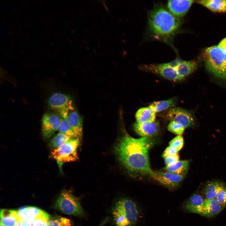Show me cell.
<instances>
[{
	"instance_id": "cell-1",
	"label": "cell",
	"mask_w": 226,
	"mask_h": 226,
	"mask_svg": "<svg viewBox=\"0 0 226 226\" xmlns=\"http://www.w3.org/2000/svg\"><path fill=\"white\" fill-rule=\"evenodd\" d=\"M153 144L149 137L136 138L125 134L118 141L115 151L119 160L130 173L153 177L154 171L150 167L148 155Z\"/></svg>"
},
{
	"instance_id": "cell-2",
	"label": "cell",
	"mask_w": 226,
	"mask_h": 226,
	"mask_svg": "<svg viewBox=\"0 0 226 226\" xmlns=\"http://www.w3.org/2000/svg\"><path fill=\"white\" fill-rule=\"evenodd\" d=\"M180 19L162 6L154 8L148 13V29L153 38L170 44L178 32Z\"/></svg>"
},
{
	"instance_id": "cell-3",
	"label": "cell",
	"mask_w": 226,
	"mask_h": 226,
	"mask_svg": "<svg viewBox=\"0 0 226 226\" xmlns=\"http://www.w3.org/2000/svg\"><path fill=\"white\" fill-rule=\"evenodd\" d=\"M112 214L115 226H134L139 213L135 203L131 199L124 198L116 203Z\"/></svg>"
},
{
	"instance_id": "cell-4",
	"label": "cell",
	"mask_w": 226,
	"mask_h": 226,
	"mask_svg": "<svg viewBox=\"0 0 226 226\" xmlns=\"http://www.w3.org/2000/svg\"><path fill=\"white\" fill-rule=\"evenodd\" d=\"M203 56L207 68L214 75L226 80V53L215 46L207 48Z\"/></svg>"
},
{
	"instance_id": "cell-5",
	"label": "cell",
	"mask_w": 226,
	"mask_h": 226,
	"mask_svg": "<svg viewBox=\"0 0 226 226\" xmlns=\"http://www.w3.org/2000/svg\"><path fill=\"white\" fill-rule=\"evenodd\" d=\"M80 142L77 138H73L51 152V156L56 162L61 172L64 163L78 159L77 150Z\"/></svg>"
},
{
	"instance_id": "cell-6",
	"label": "cell",
	"mask_w": 226,
	"mask_h": 226,
	"mask_svg": "<svg viewBox=\"0 0 226 226\" xmlns=\"http://www.w3.org/2000/svg\"><path fill=\"white\" fill-rule=\"evenodd\" d=\"M56 208L62 213L76 216H83L84 212L78 199L70 191L65 190L56 201Z\"/></svg>"
},
{
	"instance_id": "cell-7",
	"label": "cell",
	"mask_w": 226,
	"mask_h": 226,
	"mask_svg": "<svg viewBox=\"0 0 226 226\" xmlns=\"http://www.w3.org/2000/svg\"><path fill=\"white\" fill-rule=\"evenodd\" d=\"M47 103L49 108L57 112L61 117H67L68 113L74 110L72 98L63 93L54 94L49 98Z\"/></svg>"
},
{
	"instance_id": "cell-8",
	"label": "cell",
	"mask_w": 226,
	"mask_h": 226,
	"mask_svg": "<svg viewBox=\"0 0 226 226\" xmlns=\"http://www.w3.org/2000/svg\"><path fill=\"white\" fill-rule=\"evenodd\" d=\"M61 118L57 114L47 113L41 119V130L44 139H48L58 130Z\"/></svg>"
},
{
	"instance_id": "cell-9",
	"label": "cell",
	"mask_w": 226,
	"mask_h": 226,
	"mask_svg": "<svg viewBox=\"0 0 226 226\" xmlns=\"http://www.w3.org/2000/svg\"><path fill=\"white\" fill-rule=\"evenodd\" d=\"M186 174H179L165 171H154L152 178L163 186L172 189L179 185Z\"/></svg>"
},
{
	"instance_id": "cell-10",
	"label": "cell",
	"mask_w": 226,
	"mask_h": 226,
	"mask_svg": "<svg viewBox=\"0 0 226 226\" xmlns=\"http://www.w3.org/2000/svg\"><path fill=\"white\" fill-rule=\"evenodd\" d=\"M140 68L143 70L158 74L170 80H179L175 68L172 67L169 62L143 65L141 66Z\"/></svg>"
},
{
	"instance_id": "cell-11",
	"label": "cell",
	"mask_w": 226,
	"mask_h": 226,
	"mask_svg": "<svg viewBox=\"0 0 226 226\" xmlns=\"http://www.w3.org/2000/svg\"><path fill=\"white\" fill-rule=\"evenodd\" d=\"M166 116L171 121L180 123L185 128L191 126L194 123V119L191 114L181 108L171 109L167 112Z\"/></svg>"
},
{
	"instance_id": "cell-12",
	"label": "cell",
	"mask_w": 226,
	"mask_h": 226,
	"mask_svg": "<svg viewBox=\"0 0 226 226\" xmlns=\"http://www.w3.org/2000/svg\"><path fill=\"white\" fill-rule=\"evenodd\" d=\"M194 2L191 0H169L167 7L175 16L180 19L187 12Z\"/></svg>"
},
{
	"instance_id": "cell-13",
	"label": "cell",
	"mask_w": 226,
	"mask_h": 226,
	"mask_svg": "<svg viewBox=\"0 0 226 226\" xmlns=\"http://www.w3.org/2000/svg\"><path fill=\"white\" fill-rule=\"evenodd\" d=\"M135 132L142 137H149L158 133L159 127L158 123L156 121L141 123H136L133 126Z\"/></svg>"
},
{
	"instance_id": "cell-14",
	"label": "cell",
	"mask_w": 226,
	"mask_h": 226,
	"mask_svg": "<svg viewBox=\"0 0 226 226\" xmlns=\"http://www.w3.org/2000/svg\"><path fill=\"white\" fill-rule=\"evenodd\" d=\"M223 207L216 199H205L200 215L207 217H211L219 213Z\"/></svg>"
},
{
	"instance_id": "cell-15",
	"label": "cell",
	"mask_w": 226,
	"mask_h": 226,
	"mask_svg": "<svg viewBox=\"0 0 226 226\" xmlns=\"http://www.w3.org/2000/svg\"><path fill=\"white\" fill-rule=\"evenodd\" d=\"M67 119L75 134L76 138L81 141L83 135L82 117L77 111L74 110L68 113Z\"/></svg>"
},
{
	"instance_id": "cell-16",
	"label": "cell",
	"mask_w": 226,
	"mask_h": 226,
	"mask_svg": "<svg viewBox=\"0 0 226 226\" xmlns=\"http://www.w3.org/2000/svg\"><path fill=\"white\" fill-rule=\"evenodd\" d=\"M204 200L202 195L195 193L184 202L183 208L189 212L199 214Z\"/></svg>"
},
{
	"instance_id": "cell-17",
	"label": "cell",
	"mask_w": 226,
	"mask_h": 226,
	"mask_svg": "<svg viewBox=\"0 0 226 226\" xmlns=\"http://www.w3.org/2000/svg\"><path fill=\"white\" fill-rule=\"evenodd\" d=\"M197 64L194 61H188L180 60L178 65L175 68L179 80H181L196 70Z\"/></svg>"
},
{
	"instance_id": "cell-18",
	"label": "cell",
	"mask_w": 226,
	"mask_h": 226,
	"mask_svg": "<svg viewBox=\"0 0 226 226\" xmlns=\"http://www.w3.org/2000/svg\"><path fill=\"white\" fill-rule=\"evenodd\" d=\"M17 211L2 209L0 211V223L4 226H16L19 221Z\"/></svg>"
},
{
	"instance_id": "cell-19",
	"label": "cell",
	"mask_w": 226,
	"mask_h": 226,
	"mask_svg": "<svg viewBox=\"0 0 226 226\" xmlns=\"http://www.w3.org/2000/svg\"><path fill=\"white\" fill-rule=\"evenodd\" d=\"M220 183L217 181H210L205 184L202 191L205 199H216Z\"/></svg>"
},
{
	"instance_id": "cell-20",
	"label": "cell",
	"mask_w": 226,
	"mask_h": 226,
	"mask_svg": "<svg viewBox=\"0 0 226 226\" xmlns=\"http://www.w3.org/2000/svg\"><path fill=\"white\" fill-rule=\"evenodd\" d=\"M196 2L213 12H226V0H198Z\"/></svg>"
},
{
	"instance_id": "cell-21",
	"label": "cell",
	"mask_w": 226,
	"mask_h": 226,
	"mask_svg": "<svg viewBox=\"0 0 226 226\" xmlns=\"http://www.w3.org/2000/svg\"><path fill=\"white\" fill-rule=\"evenodd\" d=\"M156 113L149 106L141 108L138 110L135 114L137 122L153 121H155Z\"/></svg>"
},
{
	"instance_id": "cell-22",
	"label": "cell",
	"mask_w": 226,
	"mask_h": 226,
	"mask_svg": "<svg viewBox=\"0 0 226 226\" xmlns=\"http://www.w3.org/2000/svg\"><path fill=\"white\" fill-rule=\"evenodd\" d=\"M189 163V160H178L173 164L166 166L164 170L165 171L179 174H186L188 169Z\"/></svg>"
},
{
	"instance_id": "cell-23",
	"label": "cell",
	"mask_w": 226,
	"mask_h": 226,
	"mask_svg": "<svg viewBox=\"0 0 226 226\" xmlns=\"http://www.w3.org/2000/svg\"><path fill=\"white\" fill-rule=\"evenodd\" d=\"M176 103V98H172L165 100L155 101L149 106L156 113L169 108L173 107Z\"/></svg>"
},
{
	"instance_id": "cell-24",
	"label": "cell",
	"mask_w": 226,
	"mask_h": 226,
	"mask_svg": "<svg viewBox=\"0 0 226 226\" xmlns=\"http://www.w3.org/2000/svg\"><path fill=\"white\" fill-rule=\"evenodd\" d=\"M72 138L67 135L59 132L50 140L49 146L54 150L59 148Z\"/></svg>"
},
{
	"instance_id": "cell-25",
	"label": "cell",
	"mask_w": 226,
	"mask_h": 226,
	"mask_svg": "<svg viewBox=\"0 0 226 226\" xmlns=\"http://www.w3.org/2000/svg\"><path fill=\"white\" fill-rule=\"evenodd\" d=\"M60 118V122L58 130L59 132L65 134L72 138H76L75 134L67 118L61 117Z\"/></svg>"
},
{
	"instance_id": "cell-26",
	"label": "cell",
	"mask_w": 226,
	"mask_h": 226,
	"mask_svg": "<svg viewBox=\"0 0 226 226\" xmlns=\"http://www.w3.org/2000/svg\"><path fill=\"white\" fill-rule=\"evenodd\" d=\"M49 219L48 214L42 210L34 220L33 226H48Z\"/></svg>"
},
{
	"instance_id": "cell-27",
	"label": "cell",
	"mask_w": 226,
	"mask_h": 226,
	"mask_svg": "<svg viewBox=\"0 0 226 226\" xmlns=\"http://www.w3.org/2000/svg\"><path fill=\"white\" fill-rule=\"evenodd\" d=\"M48 226H73L70 219L61 217L49 220Z\"/></svg>"
},
{
	"instance_id": "cell-28",
	"label": "cell",
	"mask_w": 226,
	"mask_h": 226,
	"mask_svg": "<svg viewBox=\"0 0 226 226\" xmlns=\"http://www.w3.org/2000/svg\"><path fill=\"white\" fill-rule=\"evenodd\" d=\"M216 199L223 207H226V185L221 182Z\"/></svg>"
},
{
	"instance_id": "cell-29",
	"label": "cell",
	"mask_w": 226,
	"mask_h": 226,
	"mask_svg": "<svg viewBox=\"0 0 226 226\" xmlns=\"http://www.w3.org/2000/svg\"><path fill=\"white\" fill-rule=\"evenodd\" d=\"M168 129L170 132L180 135L183 132L185 128L180 123L174 121H170L168 126Z\"/></svg>"
},
{
	"instance_id": "cell-30",
	"label": "cell",
	"mask_w": 226,
	"mask_h": 226,
	"mask_svg": "<svg viewBox=\"0 0 226 226\" xmlns=\"http://www.w3.org/2000/svg\"><path fill=\"white\" fill-rule=\"evenodd\" d=\"M170 146L173 147L178 151L183 147L184 140L180 135H178L173 138L170 142Z\"/></svg>"
},
{
	"instance_id": "cell-31",
	"label": "cell",
	"mask_w": 226,
	"mask_h": 226,
	"mask_svg": "<svg viewBox=\"0 0 226 226\" xmlns=\"http://www.w3.org/2000/svg\"><path fill=\"white\" fill-rule=\"evenodd\" d=\"M41 211V210L36 207H29L25 220L33 221Z\"/></svg>"
},
{
	"instance_id": "cell-32",
	"label": "cell",
	"mask_w": 226,
	"mask_h": 226,
	"mask_svg": "<svg viewBox=\"0 0 226 226\" xmlns=\"http://www.w3.org/2000/svg\"><path fill=\"white\" fill-rule=\"evenodd\" d=\"M178 153L164 158V163L166 166L170 165L179 160Z\"/></svg>"
},
{
	"instance_id": "cell-33",
	"label": "cell",
	"mask_w": 226,
	"mask_h": 226,
	"mask_svg": "<svg viewBox=\"0 0 226 226\" xmlns=\"http://www.w3.org/2000/svg\"><path fill=\"white\" fill-rule=\"evenodd\" d=\"M29 207V206L23 207L17 210V214L20 220H23L26 219Z\"/></svg>"
},
{
	"instance_id": "cell-34",
	"label": "cell",
	"mask_w": 226,
	"mask_h": 226,
	"mask_svg": "<svg viewBox=\"0 0 226 226\" xmlns=\"http://www.w3.org/2000/svg\"><path fill=\"white\" fill-rule=\"evenodd\" d=\"M178 151L173 147L169 146L164 150L162 156L164 158L178 153Z\"/></svg>"
},
{
	"instance_id": "cell-35",
	"label": "cell",
	"mask_w": 226,
	"mask_h": 226,
	"mask_svg": "<svg viewBox=\"0 0 226 226\" xmlns=\"http://www.w3.org/2000/svg\"><path fill=\"white\" fill-rule=\"evenodd\" d=\"M218 46L226 53V38L222 40Z\"/></svg>"
},
{
	"instance_id": "cell-36",
	"label": "cell",
	"mask_w": 226,
	"mask_h": 226,
	"mask_svg": "<svg viewBox=\"0 0 226 226\" xmlns=\"http://www.w3.org/2000/svg\"><path fill=\"white\" fill-rule=\"evenodd\" d=\"M105 222H104L103 223H102L101 224H100L99 226H102L104 223H105V222Z\"/></svg>"
},
{
	"instance_id": "cell-37",
	"label": "cell",
	"mask_w": 226,
	"mask_h": 226,
	"mask_svg": "<svg viewBox=\"0 0 226 226\" xmlns=\"http://www.w3.org/2000/svg\"><path fill=\"white\" fill-rule=\"evenodd\" d=\"M0 226H4L2 224L0 223Z\"/></svg>"
}]
</instances>
